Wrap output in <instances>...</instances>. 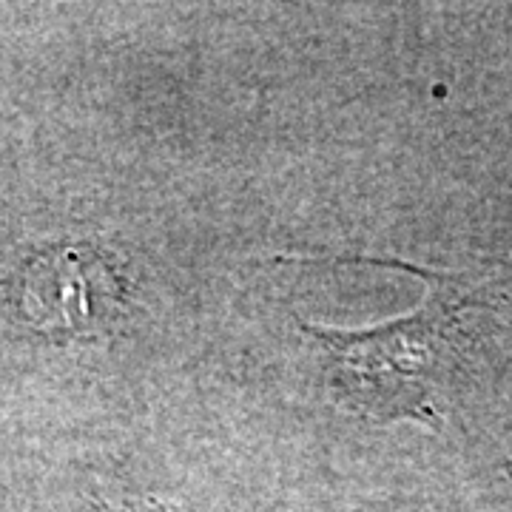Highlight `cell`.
Segmentation results:
<instances>
[{
    "instance_id": "obj_2",
    "label": "cell",
    "mask_w": 512,
    "mask_h": 512,
    "mask_svg": "<svg viewBox=\"0 0 512 512\" xmlns=\"http://www.w3.org/2000/svg\"><path fill=\"white\" fill-rule=\"evenodd\" d=\"M114 512H177V510L165 507V504H160V501H151V498H131V501H126L120 510H114Z\"/></svg>"
},
{
    "instance_id": "obj_1",
    "label": "cell",
    "mask_w": 512,
    "mask_h": 512,
    "mask_svg": "<svg viewBox=\"0 0 512 512\" xmlns=\"http://www.w3.org/2000/svg\"><path fill=\"white\" fill-rule=\"evenodd\" d=\"M23 313L43 333L94 339L114 328L126 308V285L114 265L89 245L35 256L23 274Z\"/></svg>"
}]
</instances>
